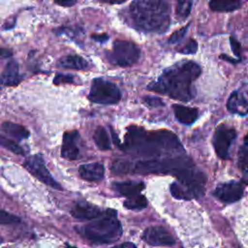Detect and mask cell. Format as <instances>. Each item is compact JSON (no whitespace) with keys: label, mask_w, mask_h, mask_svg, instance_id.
<instances>
[{"label":"cell","mask_w":248,"mask_h":248,"mask_svg":"<svg viewBox=\"0 0 248 248\" xmlns=\"http://www.w3.org/2000/svg\"><path fill=\"white\" fill-rule=\"evenodd\" d=\"M124 149L138 156H160L165 152L182 150L178 138L167 130L145 131L137 126H130L124 140Z\"/></svg>","instance_id":"7a4b0ae2"},{"label":"cell","mask_w":248,"mask_h":248,"mask_svg":"<svg viewBox=\"0 0 248 248\" xmlns=\"http://www.w3.org/2000/svg\"><path fill=\"white\" fill-rule=\"evenodd\" d=\"M230 42H231V46H232V49L233 51V53L239 57L240 56V53H241V46H240V44L233 38V37H231L230 38Z\"/></svg>","instance_id":"d6a6232c"},{"label":"cell","mask_w":248,"mask_h":248,"mask_svg":"<svg viewBox=\"0 0 248 248\" xmlns=\"http://www.w3.org/2000/svg\"><path fill=\"white\" fill-rule=\"evenodd\" d=\"M0 146L5 147L6 149H8V150H10L13 153L17 154V155H23L24 154L23 149L16 141L7 139L6 137L2 136L1 134H0Z\"/></svg>","instance_id":"d4e9b609"},{"label":"cell","mask_w":248,"mask_h":248,"mask_svg":"<svg viewBox=\"0 0 248 248\" xmlns=\"http://www.w3.org/2000/svg\"><path fill=\"white\" fill-rule=\"evenodd\" d=\"M146 205H147L146 198L140 194L130 197L124 202V206L131 210H140L145 208Z\"/></svg>","instance_id":"7402d4cb"},{"label":"cell","mask_w":248,"mask_h":248,"mask_svg":"<svg viewBox=\"0 0 248 248\" xmlns=\"http://www.w3.org/2000/svg\"><path fill=\"white\" fill-rule=\"evenodd\" d=\"M78 173L81 178L87 181H99L104 178L105 168L101 163L85 164L78 168Z\"/></svg>","instance_id":"5bb4252c"},{"label":"cell","mask_w":248,"mask_h":248,"mask_svg":"<svg viewBox=\"0 0 248 248\" xmlns=\"http://www.w3.org/2000/svg\"><path fill=\"white\" fill-rule=\"evenodd\" d=\"M120 246H125V247H129V246H131V247H135L136 245H135V244H133V243H129V242H126V243H122Z\"/></svg>","instance_id":"74e56055"},{"label":"cell","mask_w":248,"mask_h":248,"mask_svg":"<svg viewBox=\"0 0 248 248\" xmlns=\"http://www.w3.org/2000/svg\"><path fill=\"white\" fill-rule=\"evenodd\" d=\"M112 186L118 193L128 198L140 194L144 189V183L135 182V181L114 182Z\"/></svg>","instance_id":"e0dca14e"},{"label":"cell","mask_w":248,"mask_h":248,"mask_svg":"<svg viewBox=\"0 0 248 248\" xmlns=\"http://www.w3.org/2000/svg\"><path fill=\"white\" fill-rule=\"evenodd\" d=\"M213 194L217 199L224 202H234L242 197L243 185L237 181L223 183L215 189Z\"/></svg>","instance_id":"30bf717a"},{"label":"cell","mask_w":248,"mask_h":248,"mask_svg":"<svg viewBox=\"0 0 248 248\" xmlns=\"http://www.w3.org/2000/svg\"><path fill=\"white\" fill-rule=\"evenodd\" d=\"M198 49V44L195 40H190L184 46L183 48L179 49V51L181 53H184V54H193L197 51Z\"/></svg>","instance_id":"f546056e"},{"label":"cell","mask_w":248,"mask_h":248,"mask_svg":"<svg viewBox=\"0 0 248 248\" xmlns=\"http://www.w3.org/2000/svg\"><path fill=\"white\" fill-rule=\"evenodd\" d=\"M227 108L232 113L244 116L248 114V102L241 92L234 91L228 99Z\"/></svg>","instance_id":"4fadbf2b"},{"label":"cell","mask_w":248,"mask_h":248,"mask_svg":"<svg viewBox=\"0 0 248 248\" xmlns=\"http://www.w3.org/2000/svg\"><path fill=\"white\" fill-rule=\"evenodd\" d=\"M74 76L72 75H62V74H58L55 76L54 79H53V83L54 84H62V83H72L74 82Z\"/></svg>","instance_id":"4dcf8cb0"},{"label":"cell","mask_w":248,"mask_h":248,"mask_svg":"<svg viewBox=\"0 0 248 248\" xmlns=\"http://www.w3.org/2000/svg\"><path fill=\"white\" fill-rule=\"evenodd\" d=\"M188 26H189V25L184 26L183 28H181V29L175 31L174 33H172V35H171V36L170 37V39H169V43H170V44H175V43L179 42V41L184 37V35L186 34V32H187V30H188Z\"/></svg>","instance_id":"f1b7e54d"},{"label":"cell","mask_w":248,"mask_h":248,"mask_svg":"<svg viewBox=\"0 0 248 248\" xmlns=\"http://www.w3.org/2000/svg\"><path fill=\"white\" fill-rule=\"evenodd\" d=\"M58 65L62 68L75 70H83L88 66L87 62L81 56L77 54H70L61 57L58 60Z\"/></svg>","instance_id":"ac0fdd59"},{"label":"cell","mask_w":248,"mask_h":248,"mask_svg":"<svg viewBox=\"0 0 248 248\" xmlns=\"http://www.w3.org/2000/svg\"><path fill=\"white\" fill-rule=\"evenodd\" d=\"M12 55V51L9 50V49H6V48H2L0 47V59L2 58H7V57H10Z\"/></svg>","instance_id":"d590c367"},{"label":"cell","mask_w":248,"mask_h":248,"mask_svg":"<svg viewBox=\"0 0 248 248\" xmlns=\"http://www.w3.org/2000/svg\"><path fill=\"white\" fill-rule=\"evenodd\" d=\"M20 219L17 216L0 209V225L16 224V223H18Z\"/></svg>","instance_id":"83f0119b"},{"label":"cell","mask_w":248,"mask_h":248,"mask_svg":"<svg viewBox=\"0 0 248 248\" xmlns=\"http://www.w3.org/2000/svg\"><path fill=\"white\" fill-rule=\"evenodd\" d=\"M236 137L235 130L226 124L217 127L213 136V145L217 155L222 159H228L229 149Z\"/></svg>","instance_id":"ba28073f"},{"label":"cell","mask_w":248,"mask_h":248,"mask_svg":"<svg viewBox=\"0 0 248 248\" xmlns=\"http://www.w3.org/2000/svg\"><path fill=\"white\" fill-rule=\"evenodd\" d=\"M105 217L96 218V220L85 225L80 229V233L88 240L98 243H112L121 236L122 227L119 220L115 217L116 212L108 209Z\"/></svg>","instance_id":"277c9868"},{"label":"cell","mask_w":248,"mask_h":248,"mask_svg":"<svg viewBox=\"0 0 248 248\" xmlns=\"http://www.w3.org/2000/svg\"><path fill=\"white\" fill-rule=\"evenodd\" d=\"M192 8V1L191 0H177V6H176V16L184 19L186 18Z\"/></svg>","instance_id":"484cf974"},{"label":"cell","mask_w":248,"mask_h":248,"mask_svg":"<svg viewBox=\"0 0 248 248\" xmlns=\"http://www.w3.org/2000/svg\"><path fill=\"white\" fill-rule=\"evenodd\" d=\"M238 163L241 170L248 172V134L245 136L243 144L239 148Z\"/></svg>","instance_id":"603a6c76"},{"label":"cell","mask_w":248,"mask_h":248,"mask_svg":"<svg viewBox=\"0 0 248 248\" xmlns=\"http://www.w3.org/2000/svg\"><path fill=\"white\" fill-rule=\"evenodd\" d=\"M170 190L172 197H174L175 199H178V200H190L191 199V197L185 191V189L181 186V184H179L177 182L171 183L170 186Z\"/></svg>","instance_id":"4316f807"},{"label":"cell","mask_w":248,"mask_h":248,"mask_svg":"<svg viewBox=\"0 0 248 248\" xmlns=\"http://www.w3.org/2000/svg\"><path fill=\"white\" fill-rule=\"evenodd\" d=\"M135 25L146 32H165L170 25V7L166 0H135L130 7Z\"/></svg>","instance_id":"3957f363"},{"label":"cell","mask_w":248,"mask_h":248,"mask_svg":"<svg viewBox=\"0 0 248 248\" xmlns=\"http://www.w3.org/2000/svg\"><path fill=\"white\" fill-rule=\"evenodd\" d=\"M140 55V50L137 45L129 41L116 40L113 43V48L109 60L111 63L127 67L135 64Z\"/></svg>","instance_id":"8992f818"},{"label":"cell","mask_w":248,"mask_h":248,"mask_svg":"<svg viewBox=\"0 0 248 248\" xmlns=\"http://www.w3.org/2000/svg\"><path fill=\"white\" fill-rule=\"evenodd\" d=\"M103 2H106V3H108V4H120V3H123L127 0H101Z\"/></svg>","instance_id":"8d00e7d4"},{"label":"cell","mask_w":248,"mask_h":248,"mask_svg":"<svg viewBox=\"0 0 248 248\" xmlns=\"http://www.w3.org/2000/svg\"><path fill=\"white\" fill-rule=\"evenodd\" d=\"M143 240L152 246H172L175 243L172 235L163 227L147 228L142 234Z\"/></svg>","instance_id":"9c48e42d"},{"label":"cell","mask_w":248,"mask_h":248,"mask_svg":"<svg viewBox=\"0 0 248 248\" xmlns=\"http://www.w3.org/2000/svg\"><path fill=\"white\" fill-rule=\"evenodd\" d=\"M201 67L194 61H183L167 69L147 88L182 102L194 97L192 83L201 75Z\"/></svg>","instance_id":"6da1fadb"},{"label":"cell","mask_w":248,"mask_h":248,"mask_svg":"<svg viewBox=\"0 0 248 248\" xmlns=\"http://www.w3.org/2000/svg\"><path fill=\"white\" fill-rule=\"evenodd\" d=\"M92 39L99 42V43H105L108 37L106 34H101V35H92Z\"/></svg>","instance_id":"e575fe53"},{"label":"cell","mask_w":248,"mask_h":248,"mask_svg":"<svg viewBox=\"0 0 248 248\" xmlns=\"http://www.w3.org/2000/svg\"><path fill=\"white\" fill-rule=\"evenodd\" d=\"M71 214L77 219L91 220L101 217L104 212L101 210L100 207L94 204L86 202H80L73 207V209L71 210Z\"/></svg>","instance_id":"7c38bea8"},{"label":"cell","mask_w":248,"mask_h":248,"mask_svg":"<svg viewBox=\"0 0 248 248\" xmlns=\"http://www.w3.org/2000/svg\"><path fill=\"white\" fill-rule=\"evenodd\" d=\"M56 4L64 6V7H71L77 3V0H54Z\"/></svg>","instance_id":"836d02e7"},{"label":"cell","mask_w":248,"mask_h":248,"mask_svg":"<svg viewBox=\"0 0 248 248\" xmlns=\"http://www.w3.org/2000/svg\"><path fill=\"white\" fill-rule=\"evenodd\" d=\"M172 108L176 119L184 125L193 124L199 116V110L196 108H189L182 105H173Z\"/></svg>","instance_id":"2e32d148"},{"label":"cell","mask_w":248,"mask_h":248,"mask_svg":"<svg viewBox=\"0 0 248 248\" xmlns=\"http://www.w3.org/2000/svg\"><path fill=\"white\" fill-rule=\"evenodd\" d=\"M143 101L144 103L151 107V108H158V107H162L164 106V103L163 101L160 99V98H157V97H152V96H147V97H144L143 98Z\"/></svg>","instance_id":"1f68e13d"},{"label":"cell","mask_w":248,"mask_h":248,"mask_svg":"<svg viewBox=\"0 0 248 248\" xmlns=\"http://www.w3.org/2000/svg\"><path fill=\"white\" fill-rule=\"evenodd\" d=\"M23 167L30 173H32L34 176H36L39 180H41L47 186H50V187L58 189V190L62 189L60 184L52 177V175L49 173V171L46 168V166L44 164V160L40 154L28 157L24 161Z\"/></svg>","instance_id":"52a82bcc"},{"label":"cell","mask_w":248,"mask_h":248,"mask_svg":"<svg viewBox=\"0 0 248 248\" xmlns=\"http://www.w3.org/2000/svg\"><path fill=\"white\" fill-rule=\"evenodd\" d=\"M121 98V93L118 87L103 78H95L91 84L88 99L97 104L111 105L116 104Z\"/></svg>","instance_id":"5b68a950"},{"label":"cell","mask_w":248,"mask_h":248,"mask_svg":"<svg viewBox=\"0 0 248 248\" xmlns=\"http://www.w3.org/2000/svg\"><path fill=\"white\" fill-rule=\"evenodd\" d=\"M133 170V165L130 162L124 160H116L111 166V171L116 174L129 173Z\"/></svg>","instance_id":"cb8c5ba5"},{"label":"cell","mask_w":248,"mask_h":248,"mask_svg":"<svg viewBox=\"0 0 248 248\" xmlns=\"http://www.w3.org/2000/svg\"><path fill=\"white\" fill-rule=\"evenodd\" d=\"M95 144L97 145V147L101 150H108L110 149V140L108 138V135L107 133V131L105 130V128L103 127H98L95 132H94V136H93Z\"/></svg>","instance_id":"44dd1931"},{"label":"cell","mask_w":248,"mask_h":248,"mask_svg":"<svg viewBox=\"0 0 248 248\" xmlns=\"http://www.w3.org/2000/svg\"><path fill=\"white\" fill-rule=\"evenodd\" d=\"M2 241H3V239H2V237H1V236H0V243H1V242H2Z\"/></svg>","instance_id":"f35d334b"},{"label":"cell","mask_w":248,"mask_h":248,"mask_svg":"<svg viewBox=\"0 0 248 248\" xmlns=\"http://www.w3.org/2000/svg\"><path fill=\"white\" fill-rule=\"evenodd\" d=\"M78 134L77 131L65 132L61 147V156L67 160H76L78 157L79 149L78 147Z\"/></svg>","instance_id":"8fae6325"},{"label":"cell","mask_w":248,"mask_h":248,"mask_svg":"<svg viewBox=\"0 0 248 248\" xmlns=\"http://www.w3.org/2000/svg\"><path fill=\"white\" fill-rule=\"evenodd\" d=\"M241 5V0H210L211 10L216 12H232Z\"/></svg>","instance_id":"ffe728a7"},{"label":"cell","mask_w":248,"mask_h":248,"mask_svg":"<svg viewBox=\"0 0 248 248\" xmlns=\"http://www.w3.org/2000/svg\"><path fill=\"white\" fill-rule=\"evenodd\" d=\"M1 128L6 134H8L9 136L16 140H24L29 137L28 130H26L23 126L14 122H10V121L3 122Z\"/></svg>","instance_id":"d6986e66"},{"label":"cell","mask_w":248,"mask_h":248,"mask_svg":"<svg viewBox=\"0 0 248 248\" xmlns=\"http://www.w3.org/2000/svg\"><path fill=\"white\" fill-rule=\"evenodd\" d=\"M20 80L17 63L16 61H10L0 75V85H16Z\"/></svg>","instance_id":"9a60e30c"}]
</instances>
